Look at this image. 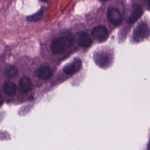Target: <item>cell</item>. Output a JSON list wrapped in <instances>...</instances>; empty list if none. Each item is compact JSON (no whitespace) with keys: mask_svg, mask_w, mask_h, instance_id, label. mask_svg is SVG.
Wrapping results in <instances>:
<instances>
[{"mask_svg":"<svg viewBox=\"0 0 150 150\" xmlns=\"http://www.w3.org/2000/svg\"><path fill=\"white\" fill-rule=\"evenodd\" d=\"M73 42V38L71 34L67 33L62 36L56 38L52 41L50 47L53 54H60L66 48L70 47Z\"/></svg>","mask_w":150,"mask_h":150,"instance_id":"cell-1","label":"cell"},{"mask_svg":"<svg viewBox=\"0 0 150 150\" xmlns=\"http://www.w3.org/2000/svg\"><path fill=\"white\" fill-rule=\"evenodd\" d=\"M150 34V30L147 24L144 22H140L133 31L132 38L137 42H140L147 38Z\"/></svg>","mask_w":150,"mask_h":150,"instance_id":"cell-2","label":"cell"},{"mask_svg":"<svg viewBox=\"0 0 150 150\" xmlns=\"http://www.w3.org/2000/svg\"><path fill=\"white\" fill-rule=\"evenodd\" d=\"M92 36L100 42L105 41L108 37V32L107 28L103 25H98L94 27L91 30Z\"/></svg>","mask_w":150,"mask_h":150,"instance_id":"cell-3","label":"cell"},{"mask_svg":"<svg viewBox=\"0 0 150 150\" xmlns=\"http://www.w3.org/2000/svg\"><path fill=\"white\" fill-rule=\"evenodd\" d=\"M108 21L114 26H117L121 22V14L119 10L114 7H109L107 11Z\"/></svg>","mask_w":150,"mask_h":150,"instance_id":"cell-4","label":"cell"},{"mask_svg":"<svg viewBox=\"0 0 150 150\" xmlns=\"http://www.w3.org/2000/svg\"><path fill=\"white\" fill-rule=\"evenodd\" d=\"M82 62L79 58H76L71 63L66 64L63 67V71L68 75L74 74L79 71L81 67Z\"/></svg>","mask_w":150,"mask_h":150,"instance_id":"cell-5","label":"cell"},{"mask_svg":"<svg viewBox=\"0 0 150 150\" xmlns=\"http://www.w3.org/2000/svg\"><path fill=\"white\" fill-rule=\"evenodd\" d=\"M143 14V10L141 6L138 4H134L131 7L129 16L127 19V23L132 24L135 23Z\"/></svg>","mask_w":150,"mask_h":150,"instance_id":"cell-6","label":"cell"},{"mask_svg":"<svg viewBox=\"0 0 150 150\" xmlns=\"http://www.w3.org/2000/svg\"><path fill=\"white\" fill-rule=\"evenodd\" d=\"M94 60L96 64L100 67H106L110 64V56L104 52H96L94 54Z\"/></svg>","mask_w":150,"mask_h":150,"instance_id":"cell-7","label":"cell"},{"mask_svg":"<svg viewBox=\"0 0 150 150\" xmlns=\"http://www.w3.org/2000/svg\"><path fill=\"white\" fill-rule=\"evenodd\" d=\"M35 74L40 79L47 80L52 77V70L48 66H40L36 69Z\"/></svg>","mask_w":150,"mask_h":150,"instance_id":"cell-8","label":"cell"},{"mask_svg":"<svg viewBox=\"0 0 150 150\" xmlns=\"http://www.w3.org/2000/svg\"><path fill=\"white\" fill-rule=\"evenodd\" d=\"M77 40L78 44L82 47H88L92 43V40L89 35L84 32L77 33Z\"/></svg>","mask_w":150,"mask_h":150,"instance_id":"cell-9","label":"cell"},{"mask_svg":"<svg viewBox=\"0 0 150 150\" xmlns=\"http://www.w3.org/2000/svg\"><path fill=\"white\" fill-rule=\"evenodd\" d=\"M32 81L29 77L26 76H22L19 81V88L24 93H27L32 89Z\"/></svg>","mask_w":150,"mask_h":150,"instance_id":"cell-10","label":"cell"},{"mask_svg":"<svg viewBox=\"0 0 150 150\" xmlns=\"http://www.w3.org/2000/svg\"><path fill=\"white\" fill-rule=\"evenodd\" d=\"M45 10L46 8L45 6H41V8L37 12L30 15L27 16L26 19L28 21L32 22H36L42 20L43 18Z\"/></svg>","mask_w":150,"mask_h":150,"instance_id":"cell-11","label":"cell"},{"mask_svg":"<svg viewBox=\"0 0 150 150\" xmlns=\"http://www.w3.org/2000/svg\"><path fill=\"white\" fill-rule=\"evenodd\" d=\"M3 89L6 94L12 96L16 94L17 87L14 83L11 81H6L4 83Z\"/></svg>","mask_w":150,"mask_h":150,"instance_id":"cell-12","label":"cell"},{"mask_svg":"<svg viewBox=\"0 0 150 150\" xmlns=\"http://www.w3.org/2000/svg\"><path fill=\"white\" fill-rule=\"evenodd\" d=\"M5 74L9 78H13L18 74V70L14 66H9L5 70Z\"/></svg>","mask_w":150,"mask_h":150,"instance_id":"cell-13","label":"cell"},{"mask_svg":"<svg viewBox=\"0 0 150 150\" xmlns=\"http://www.w3.org/2000/svg\"><path fill=\"white\" fill-rule=\"evenodd\" d=\"M49 0H39V2H42V3H47Z\"/></svg>","mask_w":150,"mask_h":150,"instance_id":"cell-14","label":"cell"},{"mask_svg":"<svg viewBox=\"0 0 150 150\" xmlns=\"http://www.w3.org/2000/svg\"><path fill=\"white\" fill-rule=\"evenodd\" d=\"M2 103H3V100H2V96H1V94L0 93V106L2 104Z\"/></svg>","mask_w":150,"mask_h":150,"instance_id":"cell-15","label":"cell"},{"mask_svg":"<svg viewBox=\"0 0 150 150\" xmlns=\"http://www.w3.org/2000/svg\"><path fill=\"white\" fill-rule=\"evenodd\" d=\"M147 149H148L149 150H150V141H149V143H148V144Z\"/></svg>","mask_w":150,"mask_h":150,"instance_id":"cell-16","label":"cell"},{"mask_svg":"<svg viewBox=\"0 0 150 150\" xmlns=\"http://www.w3.org/2000/svg\"><path fill=\"white\" fill-rule=\"evenodd\" d=\"M145 1H146L148 2V5H149V8H150V0H145Z\"/></svg>","mask_w":150,"mask_h":150,"instance_id":"cell-17","label":"cell"},{"mask_svg":"<svg viewBox=\"0 0 150 150\" xmlns=\"http://www.w3.org/2000/svg\"><path fill=\"white\" fill-rule=\"evenodd\" d=\"M101 1H106V0H101Z\"/></svg>","mask_w":150,"mask_h":150,"instance_id":"cell-18","label":"cell"}]
</instances>
